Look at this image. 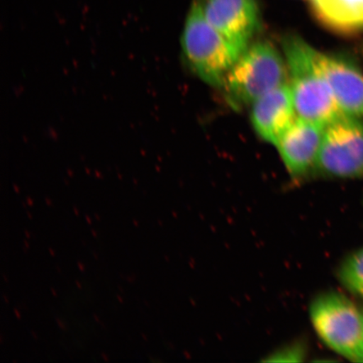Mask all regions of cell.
<instances>
[{
    "label": "cell",
    "instance_id": "obj_1",
    "mask_svg": "<svg viewBox=\"0 0 363 363\" xmlns=\"http://www.w3.org/2000/svg\"><path fill=\"white\" fill-rule=\"evenodd\" d=\"M313 49L297 35H289L283 40L289 84L297 116L325 126L343 113L317 69Z\"/></svg>",
    "mask_w": 363,
    "mask_h": 363
},
{
    "label": "cell",
    "instance_id": "obj_2",
    "mask_svg": "<svg viewBox=\"0 0 363 363\" xmlns=\"http://www.w3.org/2000/svg\"><path fill=\"white\" fill-rule=\"evenodd\" d=\"M181 44L189 69L215 88L223 87L227 74L242 53L206 20L199 0L190 8Z\"/></svg>",
    "mask_w": 363,
    "mask_h": 363
},
{
    "label": "cell",
    "instance_id": "obj_3",
    "mask_svg": "<svg viewBox=\"0 0 363 363\" xmlns=\"http://www.w3.org/2000/svg\"><path fill=\"white\" fill-rule=\"evenodd\" d=\"M288 81L284 56L270 43L258 42L242 53L221 89L230 106L240 108L252 106L257 99Z\"/></svg>",
    "mask_w": 363,
    "mask_h": 363
},
{
    "label": "cell",
    "instance_id": "obj_4",
    "mask_svg": "<svg viewBox=\"0 0 363 363\" xmlns=\"http://www.w3.org/2000/svg\"><path fill=\"white\" fill-rule=\"evenodd\" d=\"M311 320L326 346L347 358L363 362V311L342 294L328 292L312 302Z\"/></svg>",
    "mask_w": 363,
    "mask_h": 363
},
{
    "label": "cell",
    "instance_id": "obj_5",
    "mask_svg": "<svg viewBox=\"0 0 363 363\" xmlns=\"http://www.w3.org/2000/svg\"><path fill=\"white\" fill-rule=\"evenodd\" d=\"M335 179H363V119L342 113L325 126L315 170Z\"/></svg>",
    "mask_w": 363,
    "mask_h": 363
},
{
    "label": "cell",
    "instance_id": "obj_6",
    "mask_svg": "<svg viewBox=\"0 0 363 363\" xmlns=\"http://www.w3.org/2000/svg\"><path fill=\"white\" fill-rule=\"evenodd\" d=\"M199 3L210 24L243 52L259 24L256 0H199Z\"/></svg>",
    "mask_w": 363,
    "mask_h": 363
},
{
    "label": "cell",
    "instance_id": "obj_7",
    "mask_svg": "<svg viewBox=\"0 0 363 363\" xmlns=\"http://www.w3.org/2000/svg\"><path fill=\"white\" fill-rule=\"evenodd\" d=\"M317 69L329 85L345 115L363 119V72L342 57L313 49Z\"/></svg>",
    "mask_w": 363,
    "mask_h": 363
},
{
    "label": "cell",
    "instance_id": "obj_8",
    "mask_svg": "<svg viewBox=\"0 0 363 363\" xmlns=\"http://www.w3.org/2000/svg\"><path fill=\"white\" fill-rule=\"evenodd\" d=\"M325 126L296 118L277 143L289 174L301 179L315 170Z\"/></svg>",
    "mask_w": 363,
    "mask_h": 363
},
{
    "label": "cell",
    "instance_id": "obj_9",
    "mask_svg": "<svg viewBox=\"0 0 363 363\" xmlns=\"http://www.w3.org/2000/svg\"><path fill=\"white\" fill-rule=\"evenodd\" d=\"M289 83L271 91L252 104L251 121L260 138L274 146L297 118Z\"/></svg>",
    "mask_w": 363,
    "mask_h": 363
},
{
    "label": "cell",
    "instance_id": "obj_10",
    "mask_svg": "<svg viewBox=\"0 0 363 363\" xmlns=\"http://www.w3.org/2000/svg\"><path fill=\"white\" fill-rule=\"evenodd\" d=\"M313 13L322 25L340 34L363 30V0H311Z\"/></svg>",
    "mask_w": 363,
    "mask_h": 363
},
{
    "label": "cell",
    "instance_id": "obj_11",
    "mask_svg": "<svg viewBox=\"0 0 363 363\" xmlns=\"http://www.w3.org/2000/svg\"><path fill=\"white\" fill-rule=\"evenodd\" d=\"M338 275L340 283L349 292L363 298V247L345 259Z\"/></svg>",
    "mask_w": 363,
    "mask_h": 363
},
{
    "label": "cell",
    "instance_id": "obj_12",
    "mask_svg": "<svg viewBox=\"0 0 363 363\" xmlns=\"http://www.w3.org/2000/svg\"><path fill=\"white\" fill-rule=\"evenodd\" d=\"M305 356L303 354V349L299 346L289 347L285 348L284 350L275 353L272 356V361H301L302 357Z\"/></svg>",
    "mask_w": 363,
    "mask_h": 363
},
{
    "label": "cell",
    "instance_id": "obj_13",
    "mask_svg": "<svg viewBox=\"0 0 363 363\" xmlns=\"http://www.w3.org/2000/svg\"><path fill=\"white\" fill-rule=\"evenodd\" d=\"M57 322L58 325L60 326L62 330L66 329V326L65 324H63V322L62 320L57 319Z\"/></svg>",
    "mask_w": 363,
    "mask_h": 363
},
{
    "label": "cell",
    "instance_id": "obj_14",
    "mask_svg": "<svg viewBox=\"0 0 363 363\" xmlns=\"http://www.w3.org/2000/svg\"><path fill=\"white\" fill-rule=\"evenodd\" d=\"M13 312H15V314H16V315L17 317V319L18 320H21V316L20 315L19 311H17V308H13Z\"/></svg>",
    "mask_w": 363,
    "mask_h": 363
},
{
    "label": "cell",
    "instance_id": "obj_15",
    "mask_svg": "<svg viewBox=\"0 0 363 363\" xmlns=\"http://www.w3.org/2000/svg\"><path fill=\"white\" fill-rule=\"evenodd\" d=\"M78 264H79L80 271L84 272V267L83 265V263L79 262Z\"/></svg>",
    "mask_w": 363,
    "mask_h": 363
},
{
    "label": "cell",
    "instance_id": "obj_16",
    "mask_svg": "<svg viewBox=\"0 0 363 363\" xmlns=\"http://www.w3.org/2000/svg\"><path fill=\"white\" fill-rule=\"evenodd\" d=\"M101 355H102L103 359H104V361H106V362H108V357L106 355V354L102 353V354H101Z\"/></svg>",
    "mask_w": 363,
    "mask_h": 363
},
{
    "label": "cell",
    "instance_id": "obj_17",
    "mask_svg": "<svg viewBox=\"0 0 363 363\" xmlns=\"http://www.w3.org/2000/svg\"><path fill=\"white\" fill-rule=\"evenodd\" d=\"M86 220H87L89 225L92 224V221H91V219L88 215H86Z\"/></svg>",
    "mask_w": 363,
    "mask_h": 363
},
{
    "label": "cell",
    "instance_id": "obj_18",
    "mask_svg": "<svg viewBox=\"0 0 363 363\" xmlns=\"http://www.w3.org/2000/svg\"><path fill=\"white\" fill-rule=\"evenodd\" d=\"M49 252L51 253V255L52 257H55V252H53V250L52 248H49Z\"/></svg>",
    "mask_w": 363,
    "mask_h": 363
},
{
    "label": "cell",
    "instance_id": "obj_19",
    "mask_svg": "<svg viewBox=\"0 0 363 363\" xmlns=\"http://www.w3.org/2000/svg\"><path fill=\"white\" fill-rule=\"evenodd\" d=\"M25 234H26V237L27 238H30V233H28V231L25 230Z\"/></svg>",
    "mask_w": 363,
    "mask_h": 363
},
{
    "label": "cell",
    "instance_id": "obj_20",
    "mask_svg": "<svg viewBox=\"0 0 363 363\" xmlns=\"http://www.w3.org/2000/svg\"><path fill=\"white\" fill-rule=\"evenodd\" d=\"M74 211L75 212V215L77 216H79V211H78V210H77L76 207L74 208Z\"/></svg>",
    "mask_w": 363,
    "mask_h": 363
},
{
    "label": "cell",
    "instance_id": "obj_21",
    "mask_svg": "<svg viewBox=\"0 0 363 363\" xmlns=\"http://www.w3.org/2000/svg\"><path fill=\"white\" fill-rule=\"evenodd\" d=\"M117 298H118V299H119L121 303H123V299H122V298L120 296V295H117Z\"/></svg>",
    "mask_w": 363,
    "mask_h": 363
},
{
    "label": "cell",
    "instance_id": "obj_22",
    "mask_svg": "<svg viewBox=\"0 0 363 363\" xmlns=\"http://www.w3.org/2000/svg\"><path fill=\"white\" fill-rule=\"evenodd\" d=\"M92 234L94 235V238H96L97 237V233H96V231L92 230Z\"/></svg>",
    "mask_w": 363,
    "mask_h": 363
},
{
    "label": "cell",
    "instance_id": "obj_23",
    "mask_svg": "<svg viewBox=\"0 0 363 363\" xmlns=\"http://www.w3.org/2000/svg\"><path fill=\"white\" fill-rule=\"evenodd\" d=\"M76 284H77V285H78L79 289L82 288V286H81V284H80V283L79 282L78 280L76 281Z\"/></svg>",
    "mask_w": 363,
    "mask_h": 363
},
{
    "label": "cell",
    "instance_id": "obj_24",
    "mask_svg": "<svg viewBox=\"0 0 363 363\" xmlns=\"http://www.w3.org/2000/svg\"><path fill=\"white\" fill-rule=\"evenodd\" d=\"M27 215H28V217L30 218V219H33V216H31V214L30 212L27 211Z\"/></svg>",
    "mask_w": 363,
    "mask_h": 363
},
{
    "label": "cell",
    "instance_id": "obj_25",
    "mask_svg": "<svg viewBox=\"0 0 363 363\" xmlns=\"http://www.w3.org/2000/svg\"><path fill=\"white\" fill-rule=\"evenodd\" d=\"M52 294H54V296H57V294L55 292V290L54 289H52Z\"/></svg>",
    "mask_w": 363,
    "mask_h": 363
},
{
    "label": "cell",
    "instance_id": "obj_26",
    "mask_svg": "<svg viewBox=\"0 0 363 363\" xmlns=\"http://www.w3.org/2000/svg\"><path fill=\"white\" fill-rule=\"evenodd\" d=\"M4 301H6V302L7 303H9V299L7 298V297L6 296V295H4Z\"/></svg>",
    "mask_w": 363,
    "mask_h": 363
},
{
    "label": "cell",
    "instance_id": "obj_27",
    "mask_svg": "<svg viewBox=\"0 0 363 363\" xmlns=\"http://www.w3.org/2000/svg\"><path fill=\"white\" fill-rule=\"evenodd\" d=\"M133 223L135 226H138V222L136 221L135 220H133Z\"/></svg>",
    "mask_w": 363,
    "mask_h": 363
},
{
    "label": "cell",
    "instance_id": "obj_28",
    "mask_svg": "<svg viewBox=\"0 0 363 363\" xmlns=\"http://www.w3.org/2000/svg\"><path fill=\"white\" fill-rule=\"evenodd\" d=\"M143 337L145 340H147V337H146V335H145L144 334H143Z\"/></svg>",
    "mask_w": 363,
    "mask_h": 363
},
{
    "label": "cell",
    "instance_id": "obj_29",
    "mask_svg": "<svg viewBox=\"0 0 363 363\" xmlns=\"http://www.w3.org/2000/svg\"><path fill=\"white\" fill-rule=\"evenodd\" d=\"M95 217H96V219H97L98 220H101V218H99V216H98L97 214H96V215H95Z\"/></svg>",
    "mask_w": 363,
    "mask_h": 363
},
{
    "label": "cell",
    "instance_id": "obj_30",
    "mask_svg": "<svg viewBox=\"0 0 363 363\" xmlns=\"http://www.w3.org/2000/svg\"><path fill=\"white\" fill-rule=\"evenodd\" d=\"M25 242L26 246L27 247V248H29V247H30L29 244H28V243H27V242H26V240H25V242Z\"/></svg>",
    "mask_w": 363,
    "mask_h": 363
},
{
    "label": "cell",
    "instance_id": "obj_31",
    "mask_svg": "<svg viewBox=\"0 0 363 363\" xmlns=\"http://www.w3.org/2000/svg\"><path fill=\"white\" fill-rule=\"evenodd\" d=\"M33 333V337H34V338H35V340H36V339H38V337H36V335H35V333H33H33Z\"/></svg>",
    "mask_w": 363,
    "mask_h": 363
},
{
    "label": "cell",
    "instance_id": "obj_32",
    "mask_svg": "<svg viewBox=\"0 0 363 363\" xmlns=\"http://www.w3.org/2000/svg\"><path fill=\"white\" fill-rule=\"evenodd\" d=\"M94 319L96 320L97 322L99 323V320H98V318L96 315H94Z\"/></svg>",
    "mask_w": 363,
    "mask_h": 363
},
{
    "label": "cell",
    "instance_id": "obj_33",
    "mask_svg": "<svg viewBox=\"0 0 363 363\" xmlns=\"http://www.w3.org/2000/svg\"><path fill=\"white\" fill-rule=\"evenodd\" d=\"M4 280H6V282L8 283V279H6V275H4Z\"/></svg>",
    "mask_w": 363,
    "mask_h": 363
}]
</instances>
